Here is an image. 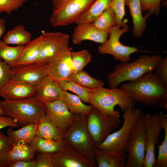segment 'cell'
Listing matches in <instances>:
<instances>
[{
  "label": "cell",
  "mask_w": 167,
  "mask_h": 167,
  "mask_svg": "<svg viewBox=\"0 0 167 167\" xmlns=\"http://www.w3.org/2000/svg\"><path fill=\"white\" fill-rule=\"evenodd\" d=\"M120 88L134 102L150 106L160 104L167 96V88L152 71L145 74L136 80L122 84Z\"/></svg>",
  "instance_id": "1"
},
{
  "label": "cell",
  "mask_w": 167,
  "mask_h": 167,
  "mask_svg": "<svg viewBox=\"0 0 167 167\" xmlns=\"http://www.w3.org/2000/svg\"><path fill=\"white\" fill-rule=\"evenodd\" d=\"M88 90L89 103L105 115L119 118V112L118 110H114L115 106H118L123 112L135 105V102L120 88H108L102 87Z\"/></svg>",
  "instance_id": "2"
},
{
  "label": "cell",
  "mask_w": 167,
  "mask_h": 167,
  "mask_svg": "<svg viewBox=\"0 0 167 167\" xmlns=\"http://www.w3.org/2000/svg\"><path fill=\"white\" fill-rule=\"evenodd\" d=\"M161 58L158 54L152 56L145 54L141 55L130 62H120L107 75L109 88H117L122 82L136 80L145 74L152 71Z\"/></svg>",
  "instance_id": "3"
},
{
  "label": "cell",
  "mask_w": 167,
  "mask_h": 167,
  "mask_svg": "<svg viewBox=\"0 0 167 167\" xmlns=\"http://www.w3.org/2000/svg\"><path fill=\"white\" fill-rule=\"evenodd\" d=\"M0 105L5 115L22 127L32 123H37L45 114L44 104L35 96L17 100L0 101Z\"/></svg>",
  "instance_id": "4"
},
{
  "label": "cell",
  "mask_w": 167,
  "mask_h": 167,
  "mask_svg": "<svg viewBox=\"0 0 167 167\" xmlns=\"http://www.w3.org/2000/svg\"><path fill=\"white\" fill-rule=\"evenodd\" d=\"M143 113L134 105L125 110L122 114L123 122L121 128L111 133L97 148L116 152H126L128 142L133 127Z\"/></svg>",
  "instance_id": "5"
},
{
  "label": "cell",
  "mask_w": 167,
  "mask_h": 167,
  "mask_svg": "<svg viewBox=\"0 0 167 167\" xmlns=\"http://www.w3.org/2000/svg\"><path fill=\"white\" fill-rule=\"evenodd\" d=\"M95 0H52L53 8L49 21L53 27L64 26L76 21Z\"/></svg>",
  "instance_id": "6"
},
{
  "label": "cell",
  "mask_w": 167,
  "mask_h": 167,
  "mask_svg": "<svg viewBox=\"0 0 167 167\" xmlns=\"http://www.w3.org/2000/svg\"><path fill=\"white\" fill-rule=\"evenodd\" d=\"M87 129L94 148L99 145L115 128H119V118L104 115L93 107L86 115Z\"/></svg>",
  "instance_id": "7"
},
{
  "label": "cell",
  "mask_w": 167,
  "mask_h": 167,
  "mask_svg": "<svg viewBox=\"0 0 167 167\" xmlns=\"http://www.w3.org/2000/svg\"><path fill=\"white\" fill-rule=\"evenodd\" d=\"M75 115L74 121L65 133L63 139L95 161L94 147L87 127L86 115L75 114Z\"/></svg>",
  "instance_id": "8"
},
{
  "label": "cell",
  "mask_w": 167,
  "mask_h": 167,
  "mask_svg": "<svg viewBox=\"0 0 167 167\" xmlns=\"http://www.w3.org/2000/svg\"><path fill=\"white\" fill-rule=\"evenodd\" d=\"M142 113L135 122L128 142L125 167H143L145 154L146 135Z\"/></svg>",
  "instance_id": "9"
},
{
  "label": "cell",
  "mask_w": 167,
  "mask_h": 167,
  "mask_svg": "<svg viewBox=\"0 0 167 167\" xmlns=\"http://www.w3.org/2000/svg\"><path fill=\"white\" fill-rule=\"evenodd\" d=\"M120 28L117 25L113 26L109 34V39L105 43L100 45L97 50L101 54H111L116 60L127 62L131 59V54L144 51L139 50L136 47L127 46L122 44L120 41V37L128 31L129 27L127 25L122 29Z\"/></svg>",
  "instance_id": "10"
},
{
  "label": "cell",
  "mask_w": 167,
  "mask_h": 167,
  "mask_svg": "<svg viewBox=\"0 0 167 167\" xmlns=\"http://www.w3.org/2000/svg\"><path fill=\"white\" fill-rule=\"evenodd\" d=\"M143 123L146 135L145 154L143 167H153L156 159L155 145L158 144L159 137L163 129L159 113H144Z\"/></svg>",
  "instance_id": "11"
},
{
  "label": "cell",
  "mask_w": 167,
  "mask_h": 167,
  "mask_svg": "<svg viewBox=\"0 0 167 167\" xmlns=\"http://www.w3.org/2000/svg\"><path fill=\"white\" fill-rule=\"evenodd\" d=\"M37 62L47 64L59 53L69 47V36L60 32L44 33Z\"/></svg>",
  "instance_id": "12"
},
{
  "label": "cell",
  "mask_w": 167,
  "mask_h": 167,
  "mask_svg": "<svg viewBox=\"0 0 167 167\" xmlns=\"http://www.w3.org/2000/svg\"><path fill=\"white\" fill-rule=\"evenodd\" d=\"M54 167H96V162L66 142L51 154Z\"/></svg>",
  "instance_id": "13"
},
{
  "label": "cell",
  "mask_w": 167,
  "mask_h": 167,
  "mask_svg": "<svg viewBox=\"0 0 167 167\" xmlns=\"http://www.w3.org/2000/svg\"><path fill=\"white\" fill-rule=\"evenodd\" d=\"M47 64L36 62L11 67L10 79L37 86L47 75Z\"/></svg>",
  "instance_id": "14"
},
{
  "label": "cell",
  "mask_w": 167,
  "mask_h": 167,
  "mask_svg": "<svg viewBox=\"0 0 167 167\" xmlns=\"http://www.w3.org/2000/svg\"><path fill=\"white\" fill-rule=\"evenodd\" d=\"M43 103L45 106L46 117L65 133L73 124L75 115L61 99Z\"/></svg>",
  "instance_id": "15"
},
{
  "label": "cell",
  "mask_w": 167,
  "mask_h": 167,
  "mask_svg": "<svg viewBox=\"0 0 167 167\" xmlns=\"http://www.w3.org/2000/svg\"><path fill=\"white\" fill-rule=\"evenodd\" d=\"M71 50L69 46L65 49L47 64V75L58 82L72 74Z\"/></svg>",
  "instance_id": "16"
},
{
  "label": "cell",
  "mask_w": 167,
  "mask_h": 167,
  "mask_svg": "<svg viewBox=\"0 0 167 167\" xmlns=\"http://www.w3.org/2000/svg\"><path fill=\"white\" fill-rule=\"evenodd\" d=\"M37 86L10 79L0 92V96L12 101L29 98L36 96Z\"/></svg>",
  "instance_id": "17"
},
{
  "label": "cell",
  "mask_w": 167,
  "mask_h": 167,
  "mask_svg": "<svg viewBox=\"0 0 167 167\" xmlns=\"http://www.w3.org/2000/svg\"><path fill=\"white\" fill-rule=\"evenodd\" d=\"M108 34L100 30L91 23L77 24L72 34V41L74 44H80L83 41L89 40L101 44L108 39Z\"/></svg>",
  "instance_id": "18"
},
{
  "label": "cell",
  "mask_w": 167,
  "mask_h": 167,
  "mask_svg": "<svg viewBox=\"0 0 167 167\" xmlns=\"http://www.w3.org/2000/svg\"><path fill=\"white\" fill-rule=\"evenodd\" d=\"M63 94V90L58 83L47 75L37 85L35 96L43 103L61 100Z\"/></svg>",
  "instance_id": "19"
},
{
  "label": "cell",
  "mask_w": 167,
  "mask_h": 167,
  "mask_svg": "<svg viewBox=\"0 0 167 167\" xmlns=\"http://www.w3.org/2000/svg\"><path fill=\"white\" fill-rule=\"evenodd\" d=\"M94 159L99 167H124L126 152H116L94 148Z\"/></svg>",
  "instance_id": "20"
},
{
  "label": "cell",
  "mask_w": 167,
  "mask_h": 167,
  "mask_svg": "<svg viewBox=\"0 0 167 167\" xmlns=\"http://www.w3.org/2000/svg\"><path fill=\"white\" fill-rule=\"evenodd\" d=\"M125 3L129 7L132 19L133 33L136 37H140L146 28V21L150 15L146 12L143 16L140 0H125Z\"/></svg>",
  "instance_id": "21"
},
{
  "label": "cell",
  "mask_w": 167,
  "mask_h": 167,
  "mask_svg": "<svg viewBox=\"0 0 167 167\" xmlns=\"http://www.w3.org/2000/svg\"><path fill=\"white\" fill-rule=\"evenodd\" d=\"M42 43L40 35L24 45L15 66L37 62Z\"/></svg>",
  "instance_id": "22"
},
{
  "label": "cell",
  "mask_w": 167,
  "mask_h": 167,
  "mask_svg": "<svg viewBox=\"0 0 167 167\" xmlns=\"http://www.w3.org/2000/svg\"><path fill=\"white\" fill-rule=\"evenodd\" d=\"M65 133L54 125L45 116L37 123L36 136L54 140L63 139Z\"/></svg>",
  "instance_id": "23"
},
{
  "label": "cell",
  "mask_w": 167,
  "mask_h": 167,
  "mask_svg": "<svg viewBox=\"0 0 167 167\" xmlns=\"http://www.w3.org/2000/svg\"><path fill=\"white\" fill-rule=\"evenodd\" d=\"M37 125V123H32L16 130L9 128L7 129V135L13 143L31 144L36 136Z\"/></svg>",
  "instance_id": "24"
},
{
  "label": "cell",
  "mask_w": 167,
  "mask_h": 167,
  "mask_svg": "<svg viewBox=\"0 0 167 167\" xmlns=\"http://www.w3.org/2000/svg\"><path fill=\"white\" fill-rule=\"evenodd\" d=\"M112 0H95L89 8L78 18L75 23H91L110 6Z\"/></svg>",
  "instance_id": "25"
},
{
  "label": "cell",
  "mask_w": 167,
  "mask_h": 167,
  "mask_svg": "<svg viewBox=\"0 0 167 167\" xmlns=\"http://www.w3.org/2000/svg\"><path fill=\"white\" fill-rule=\"evenodd\" d=\"M32 34L21 25L14 27L5 34L3 41L7 45L24 46L31 41Z\"/></svg>",
  "instance_id": "26"
},
{
  "label": "cell",
  "mask_w": 167,
  "mask_h": 167,
  "mask_svg": "<svg viewBox=\"0 0 167 167\" xmlns=\"http://www.w3.org/2000/svg\"><path fill=\"white\" fill-rule=\"evenodd\" d=\"M36 152L31 144L13 143L8 157V163L20 160L30 161L35 160Z\"/></svg>",
  "instance_id": "27"
},
{
  "label": "cell",
  "mask_w": 167,
  "mask_h": 167,
  "mask_svg": "<svg viewBox=\"0 0 167 167\" xmlns=\"http://www.w3.org/2000/svg\"><path fill=\"white\" fill-rule=\"evenodd\" d=\"M61 100L66 104L70 111L74 115H86L93 107L92 105L84 104L77 95L72 94L66 91L63 90Z\"/></svg>",
  "instance_id": "28"
},
{
  "label": "cell",
  "mask_w": 167,
  "mask_h": 167,
  "mask_svg": "<svg viewBox=\"0 0 167 167\" xmlns=\"http://www.w3.org/2000/svg\"><path fill=\"white\" fill-rule=\"evenodd\" d=\"M65 143L63 139L54 140L36 136L31 144L36 152L51 154L58 152Z\"/></svg>",
  "instance_id": "29"
},
{
  "label": "cell",
  "mask_w": 167,
  "mask_h": 167,
  "mask_svg": "<svg viewBox=\"0 0 167 167\" xmlns=\"http://www.w3.org/2000/svg\"><path fill=\"white\" fill-rule=\"evenodd\" d=\"M92 24L98 29L109 34L111 28L117 25L116 16L110 6L107 8Z\"/></svg>",
  "instance_id": "30"
},
{
  "label": "cell",
  "mask_w": 167,
  "mask_h": 167,
  "mask_svg": "<svg viewBox=\"0 0 167 167\" xmlns=\"http://www.w3.org/2000/svg\"><path fill=\"white\" fill-rule=\"evenodd\" d=\"M163 129L165 133L164 140L161 145L158 144V152L153 167H167V116L161 111L159 112Z\"/></svg>",
  "instance_id": "31"
},
{
  "label": "cell",
  "mask_w": 167,
  "mask_h": 167,
  "mask_svg": "<svg viewBox=\"0 0 167 167\" xmlns=\"http://www.w3.org/2000/svg\"><path fill=\"white\" fill-rule=\"evenodd\" d=\"M69 78L81 86L87 88L102 87L105 85L103 81L93 78L87 72L83 70L72 73Z\"/></svg>",
  "instance_id": "32"
},
{
  "label": "cell",
  "mask_w": 167,
  "mask_h": 167,
  "mask_svg": "<svg viewBox=\"0 0 167 167\" xmlns=\"http://www.w3.org/2000/svg\"><path fill=\"white\" fill-rule=\"evenodd\" d=\"M23 46H10L0 40V58L11 67L14 66Z\"/></svg>",
  "instance_id": "33"
},
{
  "label": "cell",
  "mask_w": 167,
  "mask_h": 167,
  "mask_svg": "<svg viewBox=\"0 0 167 167\" xmlns=\"http://www.w3.org/2000/svg\"><path fill=\"white\" fill-rule=\"evenodd\" d=\"M58 83L63 90L71 91L79 96L83 102L89 103L87 88L81 86L69 78L62 79Z\"/></svg>",
  "instance_id": "34"
},
{
  "label": "cell",
  "mask_w": 167,
  "mask_h": 167,
  "mask_svg": "<svg viewBox=\"0 0 167 167\" xmlns=\"http://www.w3.org/2000/svg\"><path fill=\"white\" fill-rule=\"evenodd\" d=\"M92 55L89 51L86 49L71 52L72 73L82 71L84 67L92 61Z\"/></svg>",
  "instance_id": "35"
},
{
  "label": "cell",
  "mask_w": 167,
  "mask_h": 167,
  "mask_svg": "<svg viewBox=\"0 0 167 167\" xmlns=\"http://www.w3.org/2000/svg\"><path fill=\"white\" fill-rule=\"evenodd\" d=\"M11 139L0 131V167H6L9 154L13 147Z\"/></svg>",
  "instance_id": "36"
},
{
  "label": "cell",
  "mask_w": 167,
  "mask_h": 167,
  "mask_svg": "<svg viewBox=\"0 0 167 167\" xmlns=\"http://www.w3.org/2000/svg\"><path fill=\"white\" fill-rule=\"evenodd\" d=\"M110 6L115 15L117 25L123 28L127 26L126 21L123 20L125 13V0H112Z\"/></svg>",
  "instance_id": "37"
},
{
  "label": "cell",
  "mask_w": 167,
  "mask_h": 167,
  "mask_svg": "<svg viewBox=\"0 0 167 167\" xmlns=\"http://www.w3.org/2000/svg\"><path fill=\"white\" fill-rule=\"evenodd\" d=\"M27 0H0V13L10 15L22 7Z\"/></svg>",
  "instance_id": "38"
},
{
  "label": "cell",
  "mask_w": 167,
  "mask_h": 167,
  "mask_svg": "<svg viewBox=\"0 0 167 167\" xmlns=\"http://www.w3.org/2000/svg\"><path fill=\"white\" fill-rule=\"evenodd\" d=\"M163 0H140L142 11H148L150 15L159 14L161 8L160 3Z\"/></svg>",
  "instance_id": "39"
},
{
  "label": "cell",
  "mask_w": 167,
  "mask_h": 167,
  "mask_svg": "<svg viewBox=\"0 0 167 167\" xmlns=\"http://www.w3.org/2000/svg\"><path fill=\"white\" fill-rule=\"evenodd\" d=\"M154 70L164 86L167 88V57L161 58L156 64Z\"/></svg>",
  "instance_id": "40"
},
{
  "label": "cell",
  "mask_w": 167,
  "mask_h": 167,
  "mask_svg": "<svg viewBox=\"0 0 167 167\" xmlns=\"http://www.w3.org/2000/svg\"><path fill=\"white\" fill-rule=\"evenodd\" d=\"M11 68L0 58V92L10 79Z\"/></svg>",
  "instance_id": "41"
},
{
  "label": "cell",
  "mask_w": 167,
  "mask_h": 167,
  "mask_svg": "<svg viewBox=\"0 0 167 167\" xmlns=\"http://www.w3.org/2000/svg\"><path fill=\"white\" fill-rule=\"evenodd\" d=\"M37 153L35 167H54L51 154Z\"/></svg>",
  "instance_id": "42"
},
{
  "label": "cell",
  "mask_w": 167,
  "mask_h": 167,
  "mask_svg": "<svg viewBox=\"0 0 167 167\" xmlns=\"http://www.w3.org/2000/svg\"><path fill=\"white\" fill-rule=\"evenodd\" d=\"M36 159L30 161L20 160L8 164L6 167H35Z\"/></svg>",
  "instance_id": "43"
},
{
  "label": "cell",
  "mask_w": 167,
  "mask_h": 167,
  "mask_svg": "<svg viewBox=\"0 0 167 167\" xmlns=\"http://www.w3.org/2000/svg\"><path fill=\"white\" fill-rule=\"evenodd\" d=\"M8 126L15 128L18 127L19 126L9 117L6 116L0 115V130Z\"/></svg>",
  "instance_id": "44"
},
{
  "label": "cell",
  "mask_w": 167,
  "mask_h": 167,
  "mask_svg": "<svg viewBox=\"0 0 167 167\" xmlns=\"http://www.w3.org/2000/svg\"><path fill=\"white\" fill-rule=\"evenodd\" d=\"M6 29L5 21L4 19L0 18V37L4 33Z\"/></svg>",
  "instance_id": "45"
},
{
  "label": "cell",
  "mask_w": 167,
  "mask_h": 167,
  "mask_svg": "<svg viewBox=\"0 0 167 167\" xmlns=\"http://www.w3.org/2000/svg\"><path fill=\"white\" fill-rule=\"evenodd\" d=\"M0 115L6 116L0 105Z\"/></svg>",
  "instance_id": "46"
}]
</instances>
